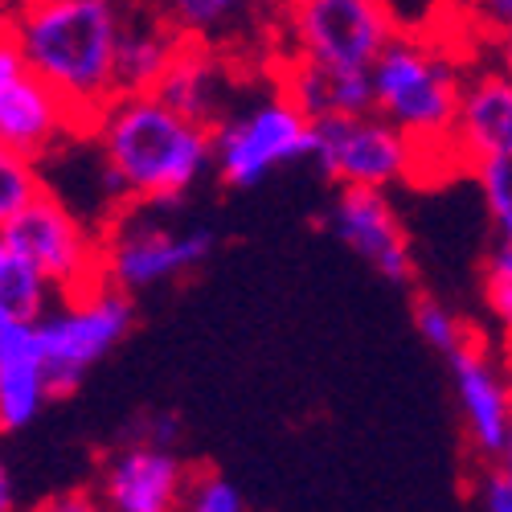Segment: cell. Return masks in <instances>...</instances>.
Returning <instances> with one entry per match:
<instances>
[{
    "mask_svg": "<svg viewBox=\"0 0 512 512\" xmlns=\"http://www.w3.org/2000/svg\"><path fill=\"white\" fill-rule=\"evenodd\" d=\"M123 0H33L5 13V37L25 66L66 99L82 132L119 95Z\"/></svg>",
    "mask_w": 512,
    "mask_h": 512,
    "instance_id": "obj_1",
    "label": "cell"
},
{
    "mask_svg": "<svg viewBox=\"0 0 512 512\" xmlns=\"http://www.w3.org/2000/svg\"><path fill=\"white\" fill-rule=\"evenodd\" d=\"M132 189V201L177 205L213 168V127L168 107L156 91L115 95L87 132Z\"/></svg>",
    "mask_w": 512,
    "mask_h": 512,
    "instance_id": "obj_2",
    "label": "cell"
},
{
    "mask_svg": "<svg viewBox=\"0 0 512 512\" xmlns=\"http://www.w3.org/2000/svg\"><path fill=\"white\" fill-rule=\"evenodd\" d=\"M369 74L373 111L398 123L422 148V156H443L455 164L451 140L467 87V66L451 54L447 41H435L418 29H398Z\"/></svg>",
    "mask_w": 512,
    "mask_h": 512,
    "instance_id": "obj_3",
    "label": "cell"
},
{
    "mask_svg": "<svg viewBox=\"0 0 512 512\" xmlns=\"http://www.w3.org/2000/svg\"><path fill=\"white\" fill-rule=\"evenodd\" d=\"M160 201H132L111 213L103 234V283L136 295L197 271L213 254L205 226H168L156 218Z\"/></svg>",
    "mask_w": 512,
    "mask_h": 512,
    "instance_id": "obj_4",
    "label": "cell"
},
{
    "mask_svg": "<svg viewBox=\"0 0 512 512\" xmlns=\"http://www.w3.org/2000/svg\"><path fill=\"white\" fill-rule=\"evenodd\" d=\"M316 156V123L283 91L213 123V173L230 189L263 185L279 164Z\"/></svg>",
    "mask_w": 512,
    "mask_h": 512,
    "instance_id": "obj_5",
    "label": "cell"
},
{
    "mask_svg": "<svg viewBox=\"0 0 512 512\" xmlns=\"http://www.w3.org/2000/svg\"><path fill=\"white\" fill-rule=\"evenodd\" d=\"M132 320H136L132 295L111 283L62 295V308H54L46 320H37L54 394L58 398L74 394L87 381V373L132 332Z\"/></svg>",
    "mask_w": 512,
    "mask_h": 512,
    "instance_id": "obj_6",
    "label": "cell"
},
{
    "mask_svg": "<svg viewBox=\"0 0 512 512\" xmlns=\"http://www.w3.org/2000/svg\"><path fill=\"white\" fill-rule=\"evenodd\" d=\"M283 29L291 54L340 70H373L402 25L386 0H283Z\"/></svg>",
    "mask_w": 512,
    "mask_h": 512,
    "instance_id": "obj_7",
    "label": "cell"
},
{
    "mask_svg": "<svg viewBox=\"0 0 512 512\" xmlns=\"http://www.w3.org/2000/svg\"><path fill=\"white\" fill-rule=\"evenodd\" d=\"M312 164L336 185L390 189L422 173V148L381 111H361L316 123Z\"/></svg>",
    "mask_w": 512,
    "mask_h": 512,
    "instance_id": "obj_8",
    "label": "cell"
},
{
    "mask_svg": "<svg viewBox=\"0 0 512 512\" xmlns=\"http://www.w3.org/2000/svg\"><path fill=\"white\" fill-rule=\"evenodd\" d=\"M0 242L29 254L58 283L62 295H78L103 283V238L82 226L78 213L50 189L17 218L0 222Z\"/></svg>",
    "mask_w": 512,
    "mask_h": 512,
    "instance_id": "obj_9",
    "label": "cell"
},
{
    "mask_svg": "<svg viewBox=\"0 0 512 512\" xmlns=\"http://www.w3.org/2000/svg\"><path fill=\"white\" fill-rule=\"evenodd\" d=\"M66 136L87 132L66 107V99L25 66L17 46L5 37V46H0V148L41 160L58 152Z\"/></svg>",
    "mask_w": 512,
    "mask_h": 512,
    "instance_id": "obj_10",
    "label": "cell"
},
{
    "mask_svg": "<svg viewBox=\"0 0 512 512\" xmlns=\"http://www.w3.org/2000/svg\"><path fill=\"white\" fill-rule=\"evenodd\" d=\"M447 365H451L459 414L467 422L472 447L488 459H500L512 435V386H508L504 357L492 345H484L480 336H467L447 357Z\"/></svg>",
    "mask_w": 512,
    "mask_h": 512,
    "instance_id": "obj_11",
    "label": "cell"
},
{
    "mask_svg": "<svg viewBox=\"0 0 512 512\" xmlns=\"http://www.w3.org/2000/svg\"><path fill=\"white\" fill-rule=\"evenodd\" d=\"M328 230L336 242L365 259L381 279L410 283L414 279V254L410 238L398 222V209L390 205L386 189H361V185H340V197L328 213Z\"/></svg>",
    "mask_w": 512,
    "mask_h": 512,
    "instance_id": "obj_12",
    "label": "cell"
},
{
    "mask_svg": "<svg viewBox=\"0 0 512 512\" xmlns=\"http://www.w3.org/2000/svg\"><path fill=\"white\" fill-rule=\"evenodd\" d=\"M189 480V467L173 447L140 439L107 459L103 504L107 512H181Z\"/></svg>",
    "mask_w": 512,
    "mask_h": 512,
    "instance_id": "obj_13",
    "label": "cell"
},
{
    "mask_svg": "<svg viewBox=\"0 0 512 512\" xmlns=\"http://www.w3.org/2000/svg\"><path fill=\"white\" fill-rule=\"evenodd\" d=\"M451 152L467 173L484 160L512 156V78L496 62L467 70Z\"/></svg>",
    "mask_w": 512,
    "mask_h": 512,
    "instance_id": "obj_14",
    "label": "cell"
},
{
    "mask_svg": "<svg viewBox=\"0 0 512 512\" xmlns=\"http://www.w3.org/2000/svg\"><path fill=\"white\" fill-rule=\"evenodd\" d=\"M58 398L41 353V332L29 320L0 316V426L25 431V426Z\"/></svg>",
    "mask_w": 512,
    "mask_h": 512,
    "instance_id": "obj_15",
    "label": "cell"
},
{
    "mask_svg": "<svg viewBox=\"0 0 512 512\" xmlns=\"http://www.w3.org/2000/svg\"><path fill=\"white\" fill-rule=\"evenodd\" d=\"M279 91L312 123L373 111V74L369 70H340V66H324V62H312L300 54L287 58Z\"/></svg>",
    "mask_w": 512,
    "mask_h": 512,
    "instance_id": "obj_16",
    "label": "cell"
},
{
    "mask_svg": "<svg viewBox=\"0 0 512 512\" xmlns=\"http://www.w3.org/2000/svg\"><path fill=\"white\" fill-rule=\"evenodd\" d=\"M156 95L189 119H201L209 127L222 123L226 103H230V74H226V62H222L218 46H213V41L185 37L181 54L173 58L168 74L160 78Z\"/></svg>",
    "mask_w": 512,
    "mask_h": 512,
    "instance_id": "obj_17",
    "label": "cell"
},
{
    "mask_svg": "<svg viewBox=\"0 0 512 512\" xmlns=\"http://www.w3.org/2000/svg\"><path fill=\"white\" fill-rule=\"evenodd\" d=\"M181 46H185V33L160 9L132 5L119 33V95L156 91L173 58L181 54Z\"/></svg>",
    "mask_w": 512,
    "mask_h": 512,
    "instance_id": "obj_18",
    "label": "cell"
},
{
    "mask_svg": "<svg viewBox=\"0 0 512 512\" xmlns=\"http://www.w3.org/2000/svg\"><path fill=\"white\" fill-rule=\"evenodd\" d=\"M54 300H62L58 283L29 254L0 242V316L37 324L54 312Z\"/></svg>",
    "mask_w": 512,
    "mask_h": 512,
    "instance_id": "obj_19",
    "label": "cell"
},
{
    "mask_svg": "<svg viewBox=\"0 0 512 512\" xmlns=\"http://www.w3.org/2000/svg\"><path fill=\"white\" fill-rule=\"evenodd\" d=\"M259 0H160V13L173 21L185 37L193 41H213L218 46L222 37L238 33Z\"/></svg>",
    "mask_w": 512,
    "mask_h": 512,
    "instance_id": "obj_20",
    "label": "cell"
},
{
    "mask_svg": "<svg viewBox=\"0 0 512 512\" xmlns=\"http://www.w3.org/2000/svg\"><path fill=\"white\" fill-rule=\"evenodd\" d=\"M41 193H46V185H41L37 160L0 148V222L17 218V213L29 209Z\"/></svg>",
    "mask_w": 512,
    "mask_h": 512,
    "instance_id": "obj_21",
    "label": "cell"
},
{
    "mask_svg": "<svg viewBox=\"0 0 512 512\" xmlns=\"http://www.w3.org/2000/svg\"><path fill=\"white\" fill-rule=\"evenodd\" d=\"M472 177L480 185V197L488 205V218L496 238L512 242V156H496L472 168Z\"/></svg>",
    "mask_w": 512,
    "mask_h": 512,
    "instance_id": "obj_22",
    "label": "cell"
},
{
    "mask_svg": "<svg viewBox=\"0 0 512 512\" xmlns=\"http://www.w3.org/2000/svg\"><path fill=\"white\" fill-rule=\"evenodd\" d=\"M484 308L492 324L508 336L512 332V242L496 238L488 259H484Z\"/></svg>",
    "mask_w": 512,
    "mask_h": 512,
    "instance_id": "obj_23",
    "label": "cell"
},
{
    "mask_svg": "<svg viewBox=\"0 0 512 512\" xmlns=\"http://www.w3.org/2000/svg\"><path fill=\"white\" fill-rule=\"evenodd\" d=\"M414 328H418V336L426 340V345L439 349L443 357H451L463 340L472 336L463 328V320L443 300H435V295H418V300H414Z\"/></svg>",
    "mask_w": 512,
    "mask_h": 512,
    "instance_id": "obj_24",
    "label": "cell"
},
{
    "mask_svg": "<svg viewBox=\"0 0 512 512\" xmlns=\"http://www.w3.org/2000/svg\"><path fill=\"white\" fill-rule=\"evenodd\" d=\"M181 512H246V500H242V492L226 476L201 472V476L189 480Z\"/></svg>",
    "mask_w": 512,
    "mask_h": 512,
    "instance_id": "obj_25",
    "label": "cell"
},
{
    "mask_svg": "<svg viewBox=\"0 0 512 512\" xmlns=\"http://www.w3.org/2000/svg\"><path fill=\"white\" fill-rule=\"evenodd\" d=\"M463 21L472 25L480 41L492 46L496 37L512 29V0H463Z\"/></svg>",
    "mask_w": 512,
    "mask_h": 512,
    "instance_id": "obj_26",
    "label": "cell"
},
{
    "mask_svg": "<svg viewBox=\"0 0 512 512\" xmlns=\"http://www.w3.org/2000/svg\"><path fill=\"white\" fill-rule=\"evenodd\" d=\"M480 500H484V512H512V467L496 463L492 472H484Z\"/></svg>",
    "mask_w": 512,
    "mask_h": 512,
    "instance_id": "obj_27",
    "label": "cell"
},
{
    "mask_svg": "<svg viewBox=\"0 0 512 512\" xmlns=\"http://www.w3.org/2000/svg\"><path fill=\"white\" fill-rule=\"evenodd\" d=\"M140 435H144L148 443L173 447V443H177V435H181V418H177V414H152V418H144Z\"/></svg>",
    "mask_w": 512,
    "mask_h": 512,
    "instance_id": "obj_28",
    "label": "cell"
},
{
    "mask_svg": "<svg viewBox=\"0 0 512 512\" xmlns=\"http://www.w3.org/2000/svg\"><path fill=\"white\" fill-rule=\"evenodd\" d=\"M37 512H107L103 496H91V492H66L50 504H41Z\"/></svg>",
    "mask_w": 512,
    "mask_h": 512,
    "instance_id": "obj_29",
    "label": "cell"
},
{
    "mask_svg": "<svg viewBox=\"0 0 512 512\" xmlns=\"http://www.w3.org/2000/svg\"><path fill=\"white\" fill-rule=\"evenodd\" d=\"M492 62L512 78V29H508L504 37H496V41H492Z\"/></svg>",
    "mask_w": 512,
    "mask_h": 512,
    "instance_id": "obj_30",
    "label": "cell"
},
{
    "mask_svg": "<svg viewBox=\"0 0 512 512\" xmlns=\"http://www.w3.org/2000/svg\"><path fill=\"white\" fill-rule=\"evenodd\" d=\"M0 512H17V500H13V476L9 467L0 472Z\"/></svg>",
    "mask_w": 512,
    "mask_h": 512,
    "instance_id": "obj_31",
    "label": "cell"
},
{
    "mask_svg": "<svg viewBox=\"0 0 512 512\" xmlns=\"http://www.w3.org/2000/svg\"><path fill=\"white\" fill-rule=\"evenodd\" d=\"M500 463H504V467H512V435H508V447H504V455H500Z\"/></svg>",
    "mask_w": 512,
    "mask_h": 512,
    "instance_id": "obj_32",
    "label": "cell"
},
{
    "mask_svg": "<svg viewBox=\"0 0 512 512\" xmlns=\"http://www.w3.org/2000/svg\"><path fill=\"white\" fill-rule=\"evenodd\" d=\"M5 5H9V9H17V5H33V0H5Z\"/></svg>",
    "mask_w": 512,
    "mask_h": 512,
    "instance_id": "obj_33",
    "label": "cell"
}]
</instances>
